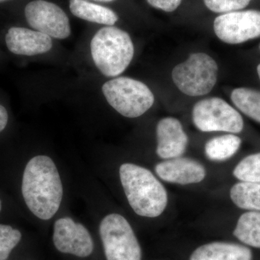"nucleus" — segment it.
<instances>
[{"instance_id": "f257e3e1", "label": "nucleus", "mask_w": 260, "mask_h": 260, "mask_svg": "<svg viewBox=\"0 0 260 260\" xmlns=\"http://www.w3.org/2000/svg\"><path fill=\"white\" fill-rule=\"evenodd\" d=\"M22 194L38 218L47 220L54 217L61 205L63 186L52 159L41 155L29 160L23 172Z\"/></svg>"}, {"instance_id": "f03ea898", "label": "nucleus", "mask_w": 260, "mask_h": 260, "mask_svg": "<svg viewBox=\"0 0 260 260\" xmlns=\"http://www.w3.org/2000/svg\"><path fill=\"white\" fill-rule=\"evenodd\" d=\"M119 177L126 199L135 213L142 217L156 218L167 208L165 187L148 169L134 164H123Z\"/></svg>"}, {"instance_id": "7ed1b4c3", "label": "nucleus", "mask_w": 260, "mask_h": 260, "mask_svg": "<svg viewBox=\"0 0 260 260\" xmlns=\"http://www.w3.org/2000/svg\"><path fill=\"white\" fill-rule=\"evenodd\" d=\"M94 64L104 76L114 78L128 68L135 49L127 32L114 26H105L98 30L90 42Z\"/></svg>"}, {"instance_id": "20e7f679", "label": "nucleus", "mask_w": 260, "mask_h": 260, "mask_svg": "<svg viewBox=\"0 0 260 260\" xmlns=\"http://www.w3.org/2000/svg\"><path fill=\"white\" fill-rule=\"evenodd\" d=\"M102 91L109 105L127 118L143 115L155 102L153 93L145 84L127 77H119L106 82Z\"/></svg>"}, {"instance_id": "39448f33", "label": "nucleus", "mask_w": 260, "mask_h": 260, "mask_svg": "<svg viewBox=\"0 0 260 260\" xmlns=\"http://www.w3.org/2000/svg\"><path fill=\"white\" fill-rule=\"evenodd\" d=\"M218 67L211 56L194 53L172 70L176 86L189 96H202L209 93L217 83Z\"/></svg>"}, {"instance_id": "423d86ee", "label": "nucleus", "mask_w": 260, "mask_h": 260, "mask_svg": "<svg viewBox=\"0 0 260 260\" xmlns=\"http://www.w3.org/2000/svg\"><path fill=\"white\" fill-rule=\"evenodd\" d=\"M107 260H141L142 250L134 231L122 215L112 213L104 217L99 226Z\"/></svg>"}, {"instance_id": "0eeeda50", "label": "nucleus", "mask_w": 260, "mask_h": 260, "mask_svg": "<svg viewBox=\"0 0 260 260\" xmlns=\"http://www.w3.org/2000/svg\"><path fill=\"white\" fill-rule=\"evenodd\" d=\"M192 120L195 126L204 133H239L244 129L241 114L218 97L203 99L196 103L193 107Z\"/></svg>"}, {"instance_id": "6e6552de", "label": "nucleus", "mask_w": 260, "mask_h": 260, "mask_svg": "<svg viewBox=\"0 0 260 260\" xmlns=\"http://www.w3.org/2000/svg\"><path fill=\"white\" fill-rule=\"evenodd\" d=\"M214 31L223 42L239 44L260 37V11L244 10L223 13L214 20Z\"/></svg>"}, {"instance_id": "1a4fd4ad", "label": "nucleus", "mask_w": 260, "mask_h": 260, "mask_svg": "<svg viewBox=\"0 0 260 260\" xmlns=\"http://www.w3.org/2000/svg\"><path fill=\"white\" fill-rule=\"evenodd\" d=\"M28 25L56 39H65L71 34L70 20L60 7L45 0H34L25 8Z\"/></svg>"}, {"instance_id": "9d476101", "label": "nucleus", "mask_w": 260, "mask_h": 260, "mask_svg": "<svg viewBox=\"0 0 260 260\" xmlns=\"http://www.w3.org/2000/svg\"><path fill=\"white\" fill-rule=\"evenodd\" d=\"M53 242L58 251L78 257H87L93 251V241L88 229L69 217L56 220Z\"/></svg>"}, {"instance_id": "9b49d317", "label": "nucleus", "mask_w": 260, "mask_h": 260, "mask_svg": "<svg viewBox=\"0 0 260 260\" xmlns=\"http://www.w3.org/2000/svg\"><path fill=\"white\" fill-rule=\"evenodd\" d=\"M155 171L162 181L181 185L200 183L206 176L205 167L200 162L181 157L159 162Z\"/></svg>"}, {"instance_id": "f8f14e48", "label": "nucleus", "mask_w": 260, "mask_h": 260, "mask_svg": "<svg viewBox=\"0 0 260 260\" xmlns=\"http://www.w3.org/2000/svg\"><path fill=\"white\" fill-rule=\"evenodd\" d=\"M156 153L162 159L180 157L185 153L188 137L182 124L174 117L160 119L156 127Z\"/></svg>"}, {"instance_id": "ddd939ff", "label": "nucleus", "mask_w": 260, "mask_h": 260, "mask_svg": "<svg viewBox=\"0 0 260 260\" xmlns=\"http://www.w3.org/2000/svg\"><path fill=\"white\" fill-rule=\"evenodd\" d=\"M7 47L17 55L36 56L45 54L52 48V39L37 30L12 27L5 37Z\"/></svg>"}, {"instance_id": "4468645a", "label": "nucleus", "mask_w": 260, "mask_h": 260, "mask_svg": "<svg viewBox=\"0 0 260 260\" xmlns=\"http://www.w3.org/2000/svg\"><path fill=\"white\" fill-rule=\"evenodd\" d=\"M189 260H252V253L240 244L212 242L195 249Z\"/></svg>"}, {"instance_id": "2eb2a0df", "label": "nucleus", "mask_w": 260, "mask_h": 260, "mask_svg": "<svg viewBox=\"0 0 260 260\" xmlns=\"http://www.w3.org/2000/svg\"><path fill=\"white\" fill-rule=\"evenodd\" d=\"M70 10L77 18L107 26H113L119 20L115 12L88 0H70Z\"/></svg>"}, {"instance_id": "dca6fc26", "label": "nucleus", "mask_w": 260, "mask_h": 260, "mask_svg": "<svg viewBox=\"0 0 260 260\" xmlns=\"http://www.w3.org/2000/svg\"><path fill=\"white\" fill-rule=\"evenodd\" d=\"M242 144L239 137L233 134L215 137L205 147L207 158L213 161H224L235 155Z\"/></svg>"}, {"instance_id": "f3484780", "label": "nucleus", "mask_w": 260, "mask_h": 260, "mask_svg": "<svg viewBox=\"0 0 260 260\" xmlns=\"http://www.w3.org/2000/svg\"><path fill=\"white\" fill-rule=\"evenodd\" d=\"M234 235L246 245L260 249V212L242 214L234 229Z\"/></svg>"}, {"instance_id": "a211bd4d", "label": "nucleus", "mask_w": 260, "mask_h": 260, "mask_svg": "<svg viewBox=\"0 0 260 260\" xmlns=\"http://www.w3.org/2000/svg\"><path fill=\"white\" fill-rule=\"evenodd\" d=\"M230 196L241 209L260 212V182L237 183L231 189Z\"/></svg>"}, {"instance_id": "6ab92c4d", "label": "nucleus", "mask_w": 260, "mask_h": 260, "mask_svg": "<svg viewBox=\"0 0 260 260\" xmlns=\"http://www.w3.org/2000/svg\"><path fill=\"white\" fill-rule=\"evenodd\" d=\"M231 97L241 112L260 123V91L247 88H236Z\"/></svg>"}, {"instance_id": "aec40b11", "label": "nucleus", "mask_w": 260, "mask_h": 260, "mask_svg": "<svg viewBox=\"0 0 260 260\" xmlns=\"http://www.w3.org/2000/svg\"><path fill=\"white\" fill-rule=\"evenodd\" d=\"M234 177L245 182H260V153L248 155L238 164Z\"/></svg>"}, {"instance_id": "412c9836", "label": "nucleus", "mask_w": 260, "mask_h": 260, "mask_svg": "<svg viewBox=\"0 0 260 260\" xmlns=\"http://www.w3.org/2000/svg\"><path fill=\"white\" fill-rule=\"evenodd\" d=\"M22 234L10 225L0 224V260H7L21 240Z\"/></svg>"}, {"instance_id": "4be33fe9", "label": "nucleus", "mask_w": 260, "mask_h": 260, "mask_svg": "<svg viewBox=\"0 0 260 260\" xmlns=\"http://www.w3.org/2000/svg\"><path fill=\"white\" fill-rule=\"evenodd\" d=\"M205 6L215 13H227L244 9L251 0H203Z\"/></svg>"}, {"instance_id": "5701e85b", "label": "nucleus", "mask_w": 260, "mask_h": 260, "mask_svg": "<svg viewBox=\"0 0 260 260\" xmlns=\"http://www.w3.org/2000/svg\"><path fill=\"white\" fill-rule=\"evenodd\" d=\"M147 2L155 9L172 13L180 6L182 0H147Z\"/></svg>"}, {"instance_id": "b1692460", "label": "nucleus", "mask_w": 260, "mask_h": 260, "mask_svg": "<svg viewBox=\"0 0 260 260\" xmlns=\"http://www.w3.org/2000/svg\"><path fill=\"white\" fill-rule=\"evenodd\" d=\"M8 122V113L3 106L0 105V133L5 129Z\"/></svg>"}, {"instance_id": "393cba45", "label": "nucleus", "mask_w": 260, "mask_h": 260, "mask_svg": "<svg viewBox=\"0 0 260 260\" xmlns=\"http://www.w3.org/2000/svg\"><path fill=\"white\" fill-rule=\"evenodd\" d=\"M88 1L98 2V3H111L114 0H88Z\"/></svg>"}, {"instance_id": "a878e982", "label": "nucleus", "mask_w": 260, "mask_h": 260, "mask_svg": "<svg viewBox=\"0 0 260 260\" xmlns=\"http://www.w3.org/2000/svg\"><path fill=\"white\" fill-rule=\"evenodd\" d=\"M257 73H258V75H259V78L260 79V64L259 65H258V67H257Z\"/></svg>"}, {"instance_id": "bb28decb", "label": "nucleus", "mask_w": 260, "mask_h": 260, "mask_svg": "<svg viewBox=\"0 0 260 260\" xmlns=\"http://www.w3.org/2000/svg\"><path fill=\"white\" fill-rule=\"evenodd\" d=\"M2 210V203L1 200H0V211H1Z\"/></svg>"}, {"instance_id": "cd10ccee", "label": "nucleus", "mask_w": 260, "mask_h": 260, "mask_svg": "<svg viewBox=\"0 0 260 260\" xmlns=\"http://www.w3.org/2000/svg\"><path fill=\"white\" fill-rule=\"evenodd\" d=\"M8 1V0H0V3H3V2Z\"/></svg>"}, {"instance_id": "c85d7f7f", "label": "nucleus", "mask_w": 260, "mask_h": 260, "mask_svg": "<svg viewBox=\"0 0 260 260\" xmlns=\"http://www.w3.org/2000/svg\"><path fill=\"white\" fill-rule=\"evenodd\" d=\"M259 49H260V45H259Z\"/></svg>"}]
</instances>
